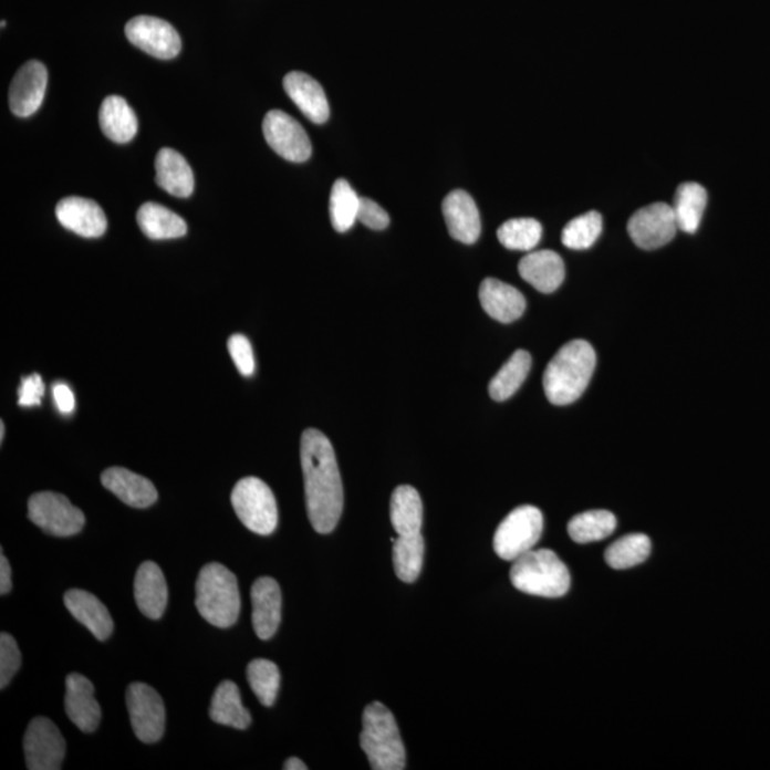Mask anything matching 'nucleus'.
<instances>
[{
    "label": "nucleus",
    "mask_w": 770,
    "mask_h": 770,
    "mask_svg": "<svg viewBox=\"0 0 770 770\" xmlns=\"http://www.w3.org/2000/svg\"><path fill=\"white\" fill-rule=\"evenodd\" d=\"M300 457L309 520L319 534H330L337 527L344 507L342 476L334 448L323 433L309 428L301 436Z\"/></svg>",
    "instance_id": "nucleus-1"
},
{
    "label": "nucleus",
    "mask_w": 770,
    "mask_h": 770,
    "mask_svg": "<svg viewBox=\"0 0 770 770\" xmlns=\"http://www.w3.org/2000/svg\"><path fill=\"white\" fill-rule=\"evenodd\" d=\"M596 354L585 340H572L560 348L544 373V392L554 406L575 403L595 372Z\"/></svg>",
    "instance_id": "nucleus-2"
},
{
    "label": "nucleus",
    "mask_w": 770,
    "mask_h": 770,
    "mask_svg": "<svg viewBox=\"0 0 770 770\" xmlns=\"http://www.w3.org/2000/svg\"><path fill=\"white\" fill-rule=\"evenodd\" d=\"M360 745L374 770L406 769V748L399 735L396 718L382 703L364 709Z\"/></svg>",
    "instance_id": "nucleus-3"
},
{
    "label": "nucleus",
    "mask_w": 770,
    "mask_h": 770,
    "mask_svg": "<svg viewBox=\"0 0 770 770\" xmlns=\"http://www.w3.org/2000/svg\"><path fill=\"white\" fill-rule=\"evenodd\" d=\"M196 608L217 628H230L236 624L241 601L237 578L229 568L217 562L204 566L197 578Z\"/></svg>",
    "instance_id": "nucleus-4"
},
{
    "label": "nucleus",
    "mask_w": 770,
    "mask_h": 770,
    "mask_svg": "<svg viewBox=\"0 0 770 770\" xmlns=\"http://www.w3.org/2000/svg\"><path fill=\"white\" fill-rule=\"evenodd\" d=\"M510 578L518 591L544 599H561L571 589L570 570L551 550H532L518 558Z\"/></svg>",
    "instance_id": "nucleus-5"
},
{
    "label": "nucleus",
    "mask_w": 770,
    "mask_h": 770,
    "mask_svg": "<svg viewBox=\"0 0 770 770\" xmlns=\"http://www.w3.org/2000/svg\"><path fill=\"white\" fill-rule=\"evenodd\" d=\"M231 503L246 528L259 535L273 534L279 524L278 502L264 481L246 477L236 483Z\"/></svg>",
    "instance_id": "nucleus-6"
},
{
    "label": "nucleus",
    "mask_w": 770,
    "mask_h": 770,
    "mask_svg": "<svg viewBox=\"0 0 770 770\" xmlns=\"http://www.w3.org/2000/svg\"><path fill=\"white\" fill-rule=\"evenodd\" d=\"M544 531V517L537 507L522 506L508 513L493 535V550L503 561H516L534 550Z\"/></svg>",
    "instance_id": "nucleus-7"
},
{
    "label": "nucleus",
    "mask_w": 770,
    "mask_h": 770,
    "mask_svg": "<svg viewBox=\"0 0 770 770\" xmlns=\"http://www.w3.org/2000/svg\"><path fill=\"white\" fill-rule=\"evenodd\" d=\"M28 517L34 526L53 537L76 535L86 522L85 513L67 497L52 491L33 493L29 498Z\"/></svg>",
    "instance_id": "nucleus-8"
},
{
    "label": "nucleus",
    "mask_w": 770,
    "mask_h": 770,
    "mask_svg": "<svg viewBox=\"0 0 770 770\" xmlns=\"http://www.w3.org/2000/svg\"><path fill=\"white\" fill-rule=\"evenodd\" d=\"M126 703L136 737L143 743L159 742L166 728V708L159 693L149 685L135 683L127 688Z\"/></svg>",
    "instance_id": "nucleus-9"
},
{
    "label": "nucleus",
    "mask_w": 770,
    "mask_h": 770,
    "mask_svg": "<svg viewBox=\"0 0 770 770\" xmlns=\"http://www.w3.org/2000/svg\"><path fill=\"white\" fill-rule=\"evenodd\" d=\"M23 748L29 770L62 769L66 742L51 719L38 717L29 724Z\"/></svg>",
    "instance_id": "nucleus-10"
},
{
    "label": "nucleus",
    "mask_w": 770,
    "mask_h": 770,
    "mask_svg": "<svg viewBox=\"0 0 770 770\" xmlns=\"http://www.w3.org/2000/svg\"><path fill=\"white\" fill-rule=\"evenodd\" d=\"M263 133L271 149L293 163L308 162L313 152L310 137L295 118L281 111H270L264 117Z\"/></svg>",
    "instance_id": "nucleus-11"
},
{
    "label": "nucleus",
    "mask_w": 770,
    "mask_h": 770,
    "mask_svg": "<svg viewBox=\"0 0 770 770\" xmlns=\"http://www.w3.org/2000/svg\"><path fill=\"white\" fill-rule=\"evenodd\" d=\"M128 42L141 51L162 61H170L180 53L179 33L169 22L155 17H136L126 24Z\"/></svg>",
    "instance_id": "nucleus-12"
},
{
    "label": "nucleus",
    "mask_w": 770,
    "mask_h": 770,
    "mask_svg": "<svg viewBox=\"0 0 770 770\" xmlns=\"http://www.w3.org/2000/svg\"><path fill=\"white\" fill-rule=\"evenodd\" d=\"M678 230L673 206L666 204L642 207L632 215L628 223L632 241L644 250L660 249L668 244Z\"/></svg>",
    "instance_id": "nucleus-13"
},
{
    "label": "nucleus",
    "mask_w": 770,
    "mask_h": 770,
    "mask_svg": "<svg viewBox=\"0 0 770 770\" xmlns=\"http://www.w3.org/2000/svg\"><path fill=\"white\" fill-rule=\"evenodd\" d=\"M48 87V69L43 63H24L9 89V106L14 116L29 117L42 106Z\"/></svg>",
    "instance_id": "nucleus-14"
},
{
    "label": "nucleus",
    "mask_w": 770,
    "mask_h": 770,
    "mask_svg": "<svg viewBox=\"0 0 770 770\" xmlns=\"http://www.w3.org/2000/svg\"><path fill=\"white\" fill-rule=\"evenodd\" d=\"M64 710L82 732L92 733L97 729L102 719L101 705L95 698V686L86 676L76 673L67 675Z\"/></svg>",
    "instance_id": "nucleus-15"
},
{
    "label": "nucleus",
    "mask_w": 770,
    "mask_h": 770,
    "mask_svg": "<svg viewBox=\"0 0 770 770\" xmlns=\"http://www.w3.org/2000/svg\"><path fill=\"white\" fill-rule=\"evenodd\" d=\"M59 223L73 233L96 239L106 233L107 219L102 207L85 197H66L56 206Z\"/></svg>",
    "instance_id": "nucleus-16"
},
{
    "label": "nucleus",
    "mask_w": 770,
    "mask_h": 770,
    "mask_svg": "<svg viewBox=\"0 0 770 770\" xmlns=\"http://www.w3.org/2000/svg\"><path fill=\"white\" fill-rule=\"evenodd\" d=\"M443 214L452 239L464 244L476 243L481 235L480 211L467 191L449 192L443 201Z\"/></svg>",
    "instance_id": "nucleus-17"
},
{
    "label": "nucleus",
    "mask_w": 770,
    "mask_h": 770,
    "mask_svg": "<svg viewBox=\"0 0 770 770\" xmlns=\"http://www.w3.org/2000/svg\"><path fill=\"white\" fill-rule=\"evenodd\" d=\"M253 628L260 639L273 638L281 622V590L270 576L259 578L251 586Z\"/></svg>",
    "instance_id": "nucleus-18"
},
{
    "label": "nucleus",
    "mask_w": 770,
    "mask_h": 770,
    "mask_svg": "<svg viewBox=\"0 0 770 770\" xmlns=\"http://www.w3.org/2000/svg\"><path fill=\"white\" fill-rule=\"evenodd\" d=\"M283 86L291 101L310 122L323 125L329 121L327 96L315 79L309 76L308 73L291 72L285 75Z\"/></svg>",
    "instance_id": "nucleus-19"
},
{
    "label": "nucleus",
    "mask_w": 770,
    "mask_h": 770,
    "mask_svg": "<svg viewBox=\"0 0 770 770\" xmlns=\"http://www.w3.org/2000/svg\"><path fill=\"white\" fill-rule=\"evenodd\" d=\"M106 490L133 508H147L157 501V490L152 481L127 468L112 467L102 474Z\"/></svg>",
    "instance_id": "nucleus-20"
},
{
    "label": "nucleus",
    "mask_w": 770,
    "mask_h": 770,
    "mask_svg": "<svg viewBox=\"0 0 770 770\" xmlns=\"http://www.w3.org/2000/svg\"><path fill=\"white\" fill-rule=\"evenodd\" d=\"M522 279L541 293L550 294L565 279V264L561 256L551 250L532 251L518 264Z\"/></svg>",
    "instance_id": "nucleus-21"
},
{
    "label": "nucleus",
    "mask_w": 770,
    "mask_h": 770,
    "mask_svg": "<svg viewBox=\"0 0 770 770\" xmlns=\"http://www.w3.org/2000/svg\"><path fill=\"white\" fill-rule=\"evenodd\" d=\"M483 311L500 323H512L524 314L527 301L520 290L497 279H486L480 288Z\"/></svg>",
    "instance_id": "nucleus-22"
},
{
    "label": "nucleus",
    "mask_w": 770,
    "mask_h": 770,
    "mask_svg": "<svg viewBox=\"0 0 770 770\" xmlns=\"http://www.w3.org/2000/svg\"><path fill=\"white\" fill-rule=\"evenodd\" d=\"M167 584L160 566L146 561L139 566L135 578V600L143 615L160 620L167 606Z\"/></svg>",
    "instance_id": "nucleus-23"
},
{
    "label": "nucleus",
    "mask_w": 770,
    "mask_h": 770,
    "mask_svg": "<svg viewBox=\"0 0 770 770\" xmlns=\"http://www.w3.org/2000/svg\"><path fill=\"white\" fill-rule=\"evenodd\" d=\"M64 605L73 618L86 626L98 641H106L112 635L115 624L103 602L91 592L83 590H69L64 594Z\"/></svg>",
    "instance_id": "nucleus-24"
},
{
    "label": "nucleus",
    "mask_w": 770,
    "mask_h": 770,
    "mask_svg": "<svg viewBox=\"0 0 770 770\" xmlns=\"http://www.w3.org/2000/svg\"><path fill=\"white\" fill-rule=\"evenodd\" d=\"M156 183L169 195L187 199L195 190V175H192L189 163L179 152L162 149L157 153L156 160Z\"/></svg>",
    "instance_id": "nucleus-25"
},
{
    "label": "nucleus",
    "mask_w": 770,
    "mask_h": 770,
    "mask_svg": "<svg viewBox=\"0 0 770 770\" xmlns=\"http://www.w3.org/2000/svg\"><path fill=\"white\" fill-rule=\"evenodd\" d=\"M98 123L107 139L121 145L135 139L139 128L135 111L121 96H108L103 101Z\"/></svg>",
    "instance_id": "nucleus-26"
},
{
    "label": "nucleus",
    "mask_w": 770,
    "mask_h": 770,
    "mask_svg": "<svg viewBox=\"0 0 770 770\" xmlns=\"http://www.w3.org/2000/svg\"><path fill=\"white\" fill-rule=\"evenodd\" d=\"M389 517L398 535H414L422 532L423 501L416 488L399 486L394 490L389 503Z\"/></svg>",
    "instance_id": "nucleus-27"
},
{
    "label": "nucleus",
    "mask_w": 770,
    "mask_h": 770,
    "mask_svg": "<svg viewBox=\"0 0 770 770\" xmlns=\"http://www.w3.org/2000/svg\"><path fill=\"white\" fill-rule=\"evenodd\" d=\"M210 718L225 727L240 730L250 727L251 715L241 704L239 686L231 680H223L217 686L210 705Z\"/></svg>",
    "instance_id": "nucleus-28"
},
{
    "label": "nucleus",
    "mask_w": 770,
    "mask_h": 770,
    "mask_svg": "<svg viewBox=\"0 0 770 770\" xmlns=\"http://www.w3.org/2000/svg\"><path fill=\"white\" fill-rule=\"evenodd\" d=\"M137 223L143 235L152 240H170L187 233V225L175 211L157 204H145L137 211Z\"/></svg>",
    "instance_id": "nucleus-29"
},
{
    "label": "nucleus",
    "mask_w": 770,
    "mask_h": 770,
    "mask_svg": "<svg viewBox=\"0 0 770 770\" xmlns=\"http://www.w3.org/2000/svg\"><path fill=\"white\" fill-rule=\"evenodd\" d=\"M706 204H708V192L699 183L688 181L680 185L676 190L673 206L678 229L688 235L696 233L703 221Z\"/></svg>",
    "instance_id": "nucleus-30"
},
{
    "label": "nucleus",
    "mask_w": 770,
    "mask_h": 770,
    "mask_svg": "<svg viewBox=\"0 0 770 770\" xmlns=\"http://www.w3.org/2000/svg\"><path fill=\"white\" fill-rule=\"evenodd\" d=\"M532 358L526 350H517L512 357L508 360L503 367L491 379L490 396L496 402H506L520 389L522 383L526 382L528 373H530Z\"/></svg>",
    "instance_id": "nucleus-31"
},
{
    "label": "nucleus",
    "mask_w": 770,
    "mask_h": 770,
    "mask_svg": "<svg viewBox=\"0 0 770 770\" xmlns=\"http://www.w3.org/2000/svg\"><path fill=\"white\" fill-rule=\"evenodd\" d=\"M616 518L614 513L605 510H595L578 513L568 522V534L576 544H591L614 534Z\"/></svg>",
    "instance_id": "nucleus-32"
},
{
    "label": "nucleus",
    "mask_w": 770,
    "mask_h": 770,
    "mask_svg": "<svg viewBox=\"0 0 770 770\" xmlns=\"http://www.w3.org/2000/svg\"><path fill=\"white\" fill-rule=\"evenodd\" d=\"M424 548L426 545H424L422 532L414 535H398L394 541L393 562L399 580L412 584L422 574Z\"/></svg>",
    "instance_id": "nucleus-33"
},
{
    "label": "nucleus",
    "mask_w": 770,
    "mask_h": 770,
    "mask_svg": "<svg viewBox=\"0 0 770 770\" xmlns=\"http://www.w3.org/2000/svg\"><path fill=\"white\" fill-rule=\"evenodd\" d=\"M649 537L631 534L620 538L605 551V561L612 570H629L648 560L651 555Z\"/></svg>",
    "instance_id": "nucleus-34"
},
{
    "label": "nucleus",
    "mask_w": 770,
    "mask_h": 770,
    "mask_svg": "<svg viewBox=\"0 0 770 770\" xmlns=\"http://www.w3.org/2000/svg\"><path fill=\"white\" fill-rule=\"evenodd\" d=\"M360 197L350 183L339 179L334 183L330 195V217L335 231L345 233L358 219Z\"/></svg>",
    "instance_id": "nucleus-35"
},
{
    "label": "nucleus",
    "mask_w": 770,
    "mask_h": 770,
    "mask_svg": "<svg viewBox=\"0 0 770 770\" xmlns=\"http://www.w3.org/2000/svg\"><path fill=\"white\" fill-rule=\"evenodd\" d=\"M247 680L261 705L273 706L278 699L281 675L269 659H254L247 666Z\"/></svg>",
    "instance_id": "nucleus-36"
},
{
    "label": "nucleus",
    "mask_w": 770,
    "mask_h": 770,
    "mask_svg": "<svg viewBox=\"0 0 770 770\" xmlns=\"http://www.w3.org/2000/svg\"><path fill=\"white\" fill-rule=\"evenodd\" d=\"M498 240L510 250L531 251L542 237V226L535 219H512L497 231Z\"/></svg>",
    "instance_id": "nucleus-37"
},
{
    "label": "nucleus",
    "mask_w": 770,
    "mask_h": 770,
    "mask_svg": "<svg viewBox=\"0 0 770 770\" xmlns=\"http://www.w3.org/2000/svg\"><path fill=\"white\" fill-rule=\"evenodd\" d=\"M602 233V216L599 211L575 217L562 230V243L568 249L586 250L595 244Z\"/></svg>",
    "instance_id": "nucleus-38"
},
{
    "label": "nucleus",
    "mask_w": 770,
    "mask_h": 770,
    "mask_svg": "<svg viewBox=\"0 0 770 770\" xmlns=\"http://www.w3.org/2000/svg\"><path fill=\"white\" fill-rule=\"evenodd\" d=\"M22 655L11 634H0V689L7 688L21 668Z\"/></svg>",
    "instance_id": "nucleus-39"
},
{
    "label": "nucleus",
    "mask_w": 770,
    "mask_h": 770,
    "mask_svg": "<svg viewBox=\"0 0 770 770\" xmlns=\"http://www.w3.org/2000/svg\"><path fill=\"white\" fill-rule=\"evenodd\" d=\"M227 348H229L231 360H233L241 375L250 377V375L254 374V354L249 339L244 337L243 334L231 335L229 343H227Z\"/></svg>",
    "instance_id": "nucleus-40"
},
{
    "label": "nucleus",
    "mask_w": 770,
    "mask_h": 770,
    "mask_svg": "<svg viewBox=\"0 0 770 770\" xmlns=\"http://www.w3.org/2000/svg\"><path fill=\"white\" fill-rule=\"evenodd\" d=\"M44 396V383L41 375L34 373L22 378L18 392V404L21 407H38Z\"/></svg>",
    "instance_id": "nucleus-41"
},
{
    "label": "nucleus",
    "mask_w": 770,
    "mask_h": 770,
    "mask_svg": "<svg viewBox=\"0 0 770 770\" xmlns=\"http://www.w3.org/2000/svg\"><path fill=\"white\" fill-rule=\"evenodd\" d=\"M357 220L373 230H384L387 229L389 225L387 211H385L382 206L375 204L374 200L365 199V197H362V200H360Z\"/></svg>",
    "instance_id": "nucleus-42"
},
{
    "label": "nucleus",
    "mask_w": 770,
    "mask_h": 770,
    "mask_svg": "<svg viewBox=\"0 0 770 770\" xmlns=\"http://www.w3.org/2000/svg\"><path fill=\"white\" fill-rule=\"evenodd\" d=\"M52 394L54 404H56L59 412H61L62 414H66V416L67 414H72L73 412H75V394H73L71 387H69L67 384L54 383L52 387Z\"/></svg>",
    "instance_id": "nucleus-43"
},
{
    "label": "nucleus",
    "mask_w": 770,
    "mask_h": 770,
    "mask_svg": "<svg viewBox=\"0 0 770 770\" xmlns=\"http://www.w3.org/2000/svg\"><path fill=\"white\" fill-rule=\"evenodd\" d=\"M12 591V568L8 558L0 556V595H7Z\"/></svg>",
    "instance_id": "nucleus-44"
},
{
    "label": "nucleus",
    "mask_w": 770,
    "mask_h": 770,
    "mask_svg": "<svg viewBox=\"0 0 770 770\" xmlns=\"http://www.w3.org/2000/svg\"><path fill=\"white\" fill-rule=\"evenodd\" d=\"M283 769L285 770H308V764L299 758H290L285 760Z\"/></svg>",
    "instance_id": "nucleus-45"
},
{
    "label": "nucleus",
    "mask_w": 770,
    "mask_h": 770,
    "mask_svg": "<svg viewBox=\"0 0 770 770\" xmlns=\"http://www.w3.org/2000/svg\"><path fill=\"white\" fill-rule=\"evenodd\" d=\"M4 439V424L0 423V441Z\"/></svg>",
    "instance_id": "nucleus-46"
}]
</instances>
